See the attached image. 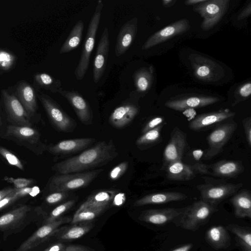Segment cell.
I'll return each mask as SVG.
<instances>
[{"mask_svg":"<svg viewBox=\"0 0 251 251\" xmlns=\"http://www.w3.org/2000/svg\"><path fill=\"white\" fill-rule=\"evenodd\" d=\"M118 155L112 140L101 141L79 154L63 160L52 168L58 174L79 173L106 165Z\"/></svg>","mask_w":251,"mask_h":251,"instance_id":"1","label":"cell"},{"mask_svg":"<svg viewBox=\"0 0 251 251\" xmlns=\"http://www.w3.org/2000/svg\"><path fill=\"white\" fill-rule=\"evenodd\" d=\"M218 211L216 206L202 200L195 201L185 207L182 213L174 222L181 228L190 231H196L205 224L212 215Z\"/></svg>","mask_w":251,"mask_h":251,"instance_id":"2","label":"cell"},{"mask_svg":"<svg viewBox=\"0 0 251 251\" xmlns=\"http://www.w3.org/2000/svg\"><path fill=\"white\" fill-rule=\"evenodd\" d=\"M103 7L102 1L98 0L88 27L78 63L74 72V75L77 80L82 79L88 70Z\"/></svg>","mask_w":251,"mask_h":251,"instance_id":"3","label":"cell"},{"mask_svg":"<svg viewBox=\"0 0 251 251\" xmlns=\"http://www.w3.org/2000/svg\"><path fill=\"white\" fill-rule=\"evenodd\" d=\"M103 171L94 170L82 173L58 174L52 176L49 183L50 192H68L88 185Z\"/></svg>","mask_w":251,"mask_h":251,"instance_id":"4","label":"cell"},{"mask_svg":"<svg viewBox=\"0 0 251 251\" xmlns=\"http://www.w3.org/2000/svg\"><path fill=\"white\" fill-rule=\"evenodd\" d=\"M237 127L232 119L215 126L207 138L208 147L203 152V159L209 160L221 153L225 145L233 135Z\"/></svg>","mask_w":251,"mask_h":251,"instance_id":"5","label":"cell"},{"mask_svg":"<svg viewBox=\"0 0 251 251\" xmlns=\"http://www.w3.org/2000/svg\"><path fill=\"white\" fill-rule=\"evenodd\" d=\"M50 121L57 130L63 132H71L76 127L75 120L69 116L51 98L41 93L38 95Z\"/></svg>","mask_w":251,"mask_h":251,"instance_id":"6","label":"cell"},{"mask_svg":"<svg viewBox=\"0 0 251 251\" xmlns=\"http://www.w3.org/2000/svg\"><path fill=\"white\" fill-rule=\"evenodd\" d=\"M206 182L198 185L197 188L200 193L201 200L216 206L227 198L233 196L243 186L242 183Z\"/></svg>","mask_w":251,"mask_h":251,"instance_id":"7","label":"cell"},{"mask_svg":"<svg viewBox=\"0 0 251 251\" xmlns=\"http://www.w3.org/2000/svg\"><path fill=\"white\" fill-rule=\"evenodd\" d=\"M229 0H206L194 7V10L203 18L201 28L209 30L221 20L228 9Z\"/></svg>","mask_w":251,"mask_h":251,"instance_id":"8","label":"cell"},{"mask_svg":"<svg viewBox=\"0 0 251 251\" xmlns=\"http://www.w3.org/2000/svg\"><path fill=\"white\" fill-rule=\"evenodd\" d=\"M5 136L19 145L25 146L36 153H42L45 145L40 140V135L31 126L9 125L7 127Z\"/></svg>","mask_w":251,"mask_h":251,"instance_id":"9","label":"cell"},{"mask_svg":"<svg viewBox=\"0 0 251 251\" xmlns=\"http://www.w3.org/2000/svg\"><path fill=\"white\" fill-rule=\"evenodd\" d=\"M189 59L195 77L206 82H215L225 75L224 68L213 60L198 54H192Z\"/></svg>","mask_w":251,"mask_h":251,"instance_id":"10","label":"cell"},{"mask_svg":"<svg viewBox=\"0 0 251 251\" xmlns=\"http://www.w3.org/2000/svg\"><path fill=\"white\" fill-rule=\"evenodd\" d=\"M69 217L60 218L53 222L45 223L36 230L19 247L16 251H28L45 242L53 235H56L64 227L61 225L71 222Z\"/></svg>","mask_w":251,"mask_h":251,"instance_id":"11","label":"cell"},{"mask_svg":"<svg viewBox=\"0 0 251 251\" xmlns=\"http://www.w3.org/2000/svg\"><path fill=\"white\" fill-rule=\"evenodd\" d=\"M1 95L8 119L12 125L31 126V119L17 97L6 90H2Z\"/></svg>","mask_w":251,"mask_h":251,"instance_id":"12","label":"cell"},{"mask_svg":"<svg viewBox=\"0 0 251 251\" xmlns=\"http://www.w3.org/2000/svg\"><path fill=\"white\" fill-rule=\"evenodd\" d=\"M165 169L167 178L172 180H189L199 173L209 175L207 165L197 163L190 165L185 164L181 160L172 162Z\"/></svg>","mask_w":251,"mask_h":251,"instance_id":"13","label":"cell"},{"mask_svg":"<svg viewBox=\"0 0 251 251\" xmlns=\"http://www.w3.org/2000/svg\"><path fill=\"white\" fill-rule=\"evenodd\" d=\"M186 134L178 127H175L170 134V140L163 152V167L172 162L181 160L186 146Z\"/></svg>","mask_w":251,"mask_h":251,"instance_id":"14","label":"cell"},{"mask_svg":"<svg viewBox=\"0 0 251 251\" xmlns=\"http://www.w3.org/2000/svg\"><path fill=\"white\" fill-rule=\"evenodd\" d=\"M188 20L182 19L174 22L157 31L151 36L142 47V50H147L170 38L182 34L190 29Z\"/></svg>","mask_w":251,"mask_h":251,"instance_id":"15","label":"cell"},{"mask_svg":"<svg viewBox=\"0 0 251 251\" xmlns=\"http://www.w3.org/2000/svg\"><path fill=\"white\" fill-rule=\"evenodd\" d=\"M235 112L226 109L203 113L196 116L189 124L191 130L199 131L211 127L226 121L232 119Z\"/></svg>","mask_w":251,"mask_h":251,"instance_id":"16","label":"cell"},{"mask_svg":"<svg viewBox=\"0 0 251 251\" xmlns=\"http://www.w3.org/2000/svg\"><path fill=\"white\" fill-rule=\"evenodd\" d=\"M73 108L80 121L84 125L92 124L93 119L92 110L88 102L77 92L61 90L59 91Z\"/></svg>","mask_w":251,"mask_h":251,"instance_id":"17","label":"cell"},{"mask_svg":"<svg viewBox=\"0 0 251 251\" xmlns=\"http://www.w3.org/2000/svg\"><path fill=\"white\" fill-rule=\"evenodd\" d=\"M185 207L148 209L143 211L139 219L156 225H164L174 221L182 213Z\"/></svg>","mask_w":251,"mask_h":251,"instance_id":"18","label":"cell"},{"mask_svg":"<svg viewBox=\"0 0 251 251\" xmlns=\"http://www.w3.org/2000/svg\"><path fill=\"white\" fill-rule=\"evenodd\" d=\"M108 28H104L99 42L94 61L93 76L95 83L101 78L106 68L109 51Z\"/></svg>","mask_w":251,"mask_h":251,"instance_id":"19","label":"cell"},{"mask_svg":"<svg viewBox=\"0 0 251 251\" xmlns=\"http://www.w3.org/2000/svg\"><path fill=\"white\" fill-rule=\"evenodd\" d=\"M218 101L219 99L215 97L195 96L171 99L166 101L165 106L176 111H182L189 109L205 107Z\"/></svg>","mask_w":251,"mask_h":251,"instance_id":"20","label":"cell"},{"mask_svg":"<svg viewBox=\"0 0 251 251\" xmlns=\"http://www.w3.org/2000/svg\"><path fill=\"white\" fill-rule=\"evenodd\" d=\"M139 112V107L129 100L116 107L109 118L111 125L117 129L125 128L133 120Z\"/></svg>","mask_w":251,"mask_h":251,"instance_id":"21","label":"cell"},{"mask_svg":"<svg viewBox=\"0 0 251 251\" xmlns=\"http://www.w3.org/2000/svg\"><path fill=\"white\" fill-rule=\"evenodd\" d=\"M95 141V138L90 137L64 140L49 146L47 150L56 155L74 154L86 149Z\"/></svg>","mask_w":251,"mask_h":251,"instance_id":"22","label":"cell"},{"mask_svg":"<svg viewBox=\"0 0 251 251\" xmlns=\"http://www.w3.org/2000/svg\"><path fill=\"white\" fill-rule=\"evenodd\" d=\"M138 28V19L133 18L125 23L118 34L115 53L116 56L124 54L130 47L136 37Z\"/></svg>","mask_w":251,"mask_h":251,"instance_id":"23","label":"cell"},{"mask_svg":"<svg viewBox=\"0 0 251 251\" xmlns=\"http://www.w3.org/2000/svg\"><path fill=\"white\" fill-rule=\"evenodd\" d=\"M209 175L224 178L237 177L244 171L241 161L222 160L208 165Z\"/></svg>","mask_w":251,"mask_h":251,"instance_id":"24","label":"cell"},{"mask_svg":"<svg viewBox=\"0 0 251 251\" xmlns=\"http://www.w3.org/2000/svg\"><path fill=\"white\" fill-rule=\"evenodd\" d=\"M16 94L17 98L31 120L35 116L37 109L36 96L34 89L26 82L22 81L17 87Z\"/></svg>","mask_w":251,"mask_h":251,"instance_id":"25","label":"cell"},{"mask_svg":"<svg viewBox=\"0 0 251 251\" xmlns=\"http://www.w3.org/2000/svg\"><path fill=\"white\" fill-rule=\"evenodd\" d=\"M188 197L184 194L177 192H163L152 193L145 196L137 200L134 203L135 206L148 204H164L172 201H182Z\"/></svg>","mask_w":251,"mask_h":251,"instance_id":"26","label":"cell"},{"mask_svg":"<svg viewBox=\"0 0 251 251\" xmlns=\"http://www.w3.org/2000/svg\"><path fill=\"white\" fill-rule=\"evenodd\" d=\"M205 239L212 248L219 250L228 248L230 237L227 230L222 226H213L206 232Z\"/></svg>","mask_w":251,"mask_h":251,"instance_id":"27","label":"cell"},{"mask_svg":"<svg viewBox=\"0 0 251 251\" xmlns=\"http://www.w3.org/2000/svg\"><path fill=\"white\" fill-rule=\"evenodd\" d=\"M234 214L239 218H251V194L248 189H242L230 199Z\"/></svg>","mask_w":251,"mask_h":251,"instance_id":"28","label":"cell"},{"mask_svg":"<svg viewBox=\"0 0 251 251\" xmlns=\"http://www.w3.org/2000/svg\"><path fill=\"white\" fill-rule=\"evenodd\" d=\"M31 210L29 205H22L0 216V230L12 229L23 222Z\"/></svg>","mask_w":251,"mask_h":251,"instance_id":"29","label":"cell"},{"mask_svg":"<svg viewBox=\"0 0 251 251\" xmlns=\"http://www.w3.org/2000/svg\"><path fill=\"white\" fill-rule=\"evenodd\" d=\"M94 226L92 221L78 223L69 227H64L56 235L62 241L78 239L88 233Z\"/></svg>","mask_w":251,"mask_h":251,"instance_id":"30","label":"cell"},{"mask_svg":"<svg viewBox=\"0 0 251 251\" xmlns=\"http://www.w3.org/2000/svg\"><path fill=\"white\" fill-rule=\"evenodd\" d=\"M115 190H104L90 195L81 205L82 206L107 209L117 194Z\"/></svg>","mask_w":251,"mask_h":251,"instance_id":"31","label":"cell"},{"mask_svg":"<svg viewBox=\"0 0 251 251\" xmlns=\"http://www.w3.org/2000/svg\"><path fill=\"white\" fill-rule=\"evenodd\" d=\"M153 75V68L151 66L140 68L134 73V83L139 93H146L150 89L152 83Z\"/></svg>","mask_w":251,"mask_h":251,"instance_id":"32","label":"cell"},{"mask_svg":"<svg viewBox=\"0 0 251 251\" xmlns=\"http://www.w3.org/2000/svg\"><path fill=\"white\" fill-rule=\"evenodd\" d=\"M84 29V23L78 20L72 29L70 34L60 50L59 53L63 54L75 50L79 45Z\"/></svg>","mask_w":251,"mask_h":251,"instance_id":"33","label":"cell"},{"mask_svg":"<svg viewBox=\"0 0 251 251\" xmlns=\"http://www.w3.org/2000/svg\"><path fill=\"white\" fill-rule=\"evenodd\" d=\"M226 228L236 236L242 249L251 251V233L250 229L235 224H229Z\"/></svg>","mask_w":251,"mask_h":251,"instance_id":"34","label":"cell"},{"mask_svg":"<svg viewBox=\"0 0 251 251\" xmlns=\"http://www.w3.org/2000/svg\"><path fill=\"white\" fill-rule=\"evenodd\" d=\"M34 79L39 87L51 92L58 93L63 89L60 79H56L48 74L37 73L34 75Z\"/></svg>","mask_w":251,"mask_h":251,"instance_id":"35","label":"cell"},{"mask_svg":"<svg viewBox=\"0 0 251 251\" xmlns=\"http://www.w3.org/2000/svg\"><path fill=\"white\" fill-rule=\"evenodd\" d=\"M164 125V124H162L142 134L136 141L137 146L142 148H146L159 143L161 140V132Z\"/></svg>","mask_w":251,"mask_h":251,"instance_id":"36","label":"cell"},{"mask_svg":"<svg viewBox=\"0 0 251 251\" xmlns=\"http://www.w3.org/2000/svg\"><path fill=\"white\" fill-rule=\"evenodd\" d=\"M106 209L103 208H95L84 207L80 205L75 213L71 223L76 224L85 221H92L101 214Z\"/></svg>","mask_w":251,"mask_h":251,"instance_id":"37","label":"cell"},{"mask_svg":"<svg viewBox=\"0 0 251 251\" xmlns=\"http://www.w3.org/2000/svg\"><path fill=\"white\" fill-rule=\"evenodd\" d=\"M74 203V200H70L56 207L47 218L45 223H50L60 218V216L70 209Z\"/></svg>","mask_w":251,"mask_h":251,"instance_id":"38","label":"cell"},{"mask_svg":"<svg viewBox=\"0 0 251 251\" xmlns=\"http://www.w3.org/2000/svg\"><path fill=\"white\" fill-rule=\"evenodd\" d=\"M16 57L11 52L0 50V69L7 71L12 68L16 61Z\"/></svg>","mask_w":251,"mask_h":251,"instance_id":"39","label":"cell"},{"mask_svg":"<svg viewBox=\"0 0 251 251\" xmlns=\"http://www.w3.org/2000/svg\"><path fill=\"white\" fill-rule=\"evenodd\" d=\"M0 154L11 165L23 171L24 167L20 160L13 153L4 147L0 146Z\"/></svg>","mask_w":251,"mask_h":251,"instance_id":"40","label":"cell"},{"mask_svg":"<svg viewBox=\"0 0 251 251\" xmlns=\"http://www.w3.org/2000/svg\"><path fill=\"white\" fill-rule=\"evenodd\" d=\"M3 179L8 183L14 184L15 188L21 189L26 187L31 184L33 181L31 179L25 178H13L11 177L5 176Z\"/></svg>","mask_w":251,"mask_h":251,"instance_id":"41","label":"cell"},{"mask_svg":"<svg viewBox=\"0 0 251 251\" xmlns=\"http://www.w3.org/2000/svg\"><path fill=\"white\" fill-rule=\"evenodd\" d=\"M128 167V162H122L115 166L109 173V177L112 180L119 178L126 171Z\"/></svg>","mask_w":251,"mask_h":251,"instance_id":"42","label":"cell"},{"mask_svg":"<svg viewBox=\"0 0 251 251\" xmlns=\"http://www.w3.org/2000/svg\"><path fill=\"white\" fill-rule=\"evenodd\" d=\"M68 194V192H55L50 194L46 198V201L49 204L57 203L65 199Z\"/></svg>","mask_w":251,"mask_h":251,"instance_id":"43","label":"cell"},{"mask_svg":"<svg viewBox=\"0 0 251 251\" xmlns=\"http://www.w3.org/2000/svg\"><path fill=\"white\" fill-rule=\"evenodd\" d=\"M164 119L162 117H155L150 120L144 126L142 133V134L147 131L156 128L159 126L164 124Z\"/></svg>","mask_w":251,"mask_h":251,"instance_id":"44","label":"cell"},{"mask_svg":"<svg viewBox=\"0 0 251 251\" xmlns=\"http://www.w3.org/2000/svg\"><path fill=\"white\" fill-rule=\"evenodd\" d=\"M16 188L14 190L5 197L0 201V210L12 204L19 198L15 193Z\"/></svg>","mask_w":251,"mask_h":251,"instance_id":"45","label":"cell"},{"mask_svg":"<svg viewBox=\"0 0 251 251\" xmlns=\"http://www.w3.org/2000/svg\"><path fill=\"white\" fill-rule=\"evenodd\" d=\"M246 141L250 147H251V117H248L242 121Z\"/></svg>","mask_w":251,"mask_h":251,"instance_id":"46","label":"cell"},{"mask_svg":"<svg viewBox=\"0 0 251 251\" xmlns=\"http://www.w3.org/2000/svg\"><path fill=\"white\" fill-rule=\"evenodd\" d=\"M239 95L243 99H247L251 94V83L247 82L240 87L238 91Z\"/></svg>","mask_w":251,"mask_h":251,"instance_id":"47","label":"cell"},{"mask_svg":"<svg viewBox=\"0 0 251 251\" xmlns=\"http://www.w3.org/2000/svg\"><path fill=\"white\" fill-rule=\"evenodd\" d=\"M62 251H94L86 247L80 245L66 246Z\"/></svg>","mask_w":251,"mask_h":251,"instance_id":"48","label":"cell"},{"mask_svg":"<svg viewBox=\"0 0 251 251\" xmlns=\"http://www.w3.org/2000/svg\"><path fill=\"white\" fill-rule=\"evenodd\" d=\"M125 201V194L122 193L116 194L113 198L112 204L116 206H121L124 203Z\"/></svg>","mask_w":251,"mask_h":251,"instance_id":"49","label":"cell"},{"mask_svg":"<svg viewBox=\"0 0 251 251\" xmlns=\"http://www.w3.org/2000/svg\"><path fill=\"white\" fill-rule=\"evenodd\" d=\"M66 246L61 242L55 243L43 251H62Z\"/></svg>","mask_w":251,"mask_h":251,"instance_id":"50","label":"cell"},{"mask_svg":"<svg viewBox=\"0 0 251 251\" xmlns=\"http://www.w3.org/2000/svg\"><path fill=\"white\" fill-rule=\"evenodd\" d=\"M32 188L28 187L21 189L16 188L15 190V193L19 199L30 194L32 192Z\"/></svg>","mask_w":251,"mask_h":251,"instance_id":"51","label":"cell"},{"mask_svg":"<svg viewBox=\"0 0 251 251\" xmlns=\"http://www.w3.org/2000/svg\"><path fill=\"white\" fill-rule=\"evenodd\" d=\"M251 13V4L250 2L248 5L242 10V11L239 14L237 18L238 20H242L248 16H250Z\"/></svg>","mask_w":251,"mask_h":251,"instance_id":"52","label":"cell"},{"mask_svg":"<svg viewBox=\"0 0 251 251\" xmlns=\"http://www.w3.org/2000/svg\"><path fill=\"white\" fill-rule=\"evenodd\" d=\"M193 245L191 243L187 244L178 248H177L171 251H190L193 248Z\"/></svg>","mask_w":251,"mask_h":251,"instance_id":"53","label":"cell"},{"mask_svg":"<svg viewBox=\"0 0 251 251\" xmlns=\"http://www.w3.org/2000/svg\"><path fill=\"white\" fill-rule=\"evenodd\" d=\"M15 188H6L0 190V201L14 190Z\"/></svg>","mask_w":251,"mask_h":251,"instance_id":"54","label":"cell"},{"mask_svg":"<svg viewBox=\"0 0 251 251\" xmlns=\"http://www.w3.org/2000/svg\"><path fill=\"white\" fill-rule=\"evenodd\" d=\"M206 0H188L185 2V4L187 5H191L197 4H200L204 2Z\"/></svg>","mask_w":251,"mask_h":251,"instance_id":"55","label":"cell"},{"mask_svg":"<svg viewBox=\"0 0 251 251\" xmlns=\"http://www.w3.org/2000/svg\"><path fill=\"white\" fill-rule=\"evenodd\" d=\"M174 1L172 0H163L162 1L163 4L164 5H169L171 3L173 2Z\"/></svg>","mask_w":251,"mask_h":251,"instance_id":"56","label":"cell"},{"mask_svg":"<svg viewBox=\"0 0 251 251\" xmlns=\"http://www.w3.org/2000/svg\"><path fill=\"white\" fill-rule=\"evenodd\" d=\"M2 125V122H1V118H0V126H1Z\"/></svg>","mask_w":251,"mask_h":251,"instance_id":"57","label":"cell"},{"mask_svg":"<svg viewBox=\"0 0 251 251\" xmlns=\"http://www.w3.org/2000/svg\"><path fill=\"white\" fill-rule=\"evenodd\" d=\"M242 251H247L246 250H243V249H242Z\"/></svg>","mask_w":251,"mask_h":251,"instance_id":"58","label":"cell"}]
</instances>
